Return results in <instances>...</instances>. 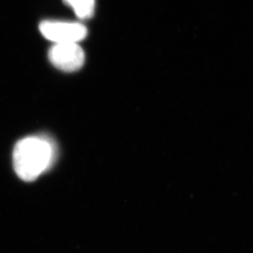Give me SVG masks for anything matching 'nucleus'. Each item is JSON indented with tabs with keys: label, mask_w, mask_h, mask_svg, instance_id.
Listing matches in <instances>:
<instances>
[{
	"label": "nucleus",
	"mask_w": 253,
	"mask_h": 253,
	"mask_svg": "<svg viewBox=\"0 0 253 253\" xmlns=\"http://www.w3.org/2000/svg\"><path fill=\"white\" fill-rule=\"evenodd\" d=\"M54 145L43 136H27L17 141L13 151V167L25 182L36 180L54 162Z\"/></svg>",
	"instance_id": "f257e3e1"
},
{
	"label": "nucleus",
	"mask_w": 253,
	"mask_h": 253,
	"mask_svg": "<svg viewBox=\"0 0 253 253\" xmlns=\"http://www.w3.org/2000/svg\"><path fill=\"white\" fill-rule=\"evenodd\" d=\"M40 31L47 40L56 43H78L85 39L87 29L78 22L44 21L40 24Z\"/></svg>",
	"instance_id": "f03ea898"
},
{
	"label": "nucleus",
	"mask_w": 253,
	"mask_h": 253,
	"mask_svg": "<svg viewBox=\"0 0 253 253\" xmlns=\"http://www.w3.org/2000/svg\"><path fill=\"white\" fill-rule=\"evenodd\" d=\"M53 65L63 72L79 70L85 62V53L78 43H56L49 51Z\"/></svg>",
	"instance_id": "7ed1b4c3"
},
{
	"label": "nucleus",
	"mask_w": 253,
	"mask_h": 253,
	"mask_svg": "<svg viewBox=\"0 0 253 253\" xmlns=\"http://www.w3.org/2000/svg\"><path fill=\"white\" fill-rule=\"evenodd\" d=\"M73 7L76 15L81 19H88L92 17L95 10V0H64Z\"/></svg>",
	"instance_id": "20e7f679"
}]
</instances>
